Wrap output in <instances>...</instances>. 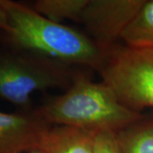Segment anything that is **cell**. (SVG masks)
Returning <instances> with one entry per match:
<instances>
[{"mask_svg": "<svg viewBox=\"0 0 153 153\" xmlns=\"http://www.w3.org/2000/svg\"><path fill=\"white\" fill-rule=\"evenodd\" d=\"M99 71L124 106L140 113L153 108V49L113 46Z\"/></svg>", "mask_w": 153, "mask_h": 153, "instance_id": "277c9868", "label": "cell"}, {"mask_svg": "<svg viewBox=\"0 0 153 153\" xmlns=\"http://www.w3.org/2000/svg\"><path fill=\"white\" fill-rule=\"evenodd\" d=\"M9 20H8V15L6 12L4 7L2 4V2L0 0V29L5 33L9 30Z\"/></svg>", "mask_w": 153, "mask_h": 153, "instance_id": "7c38bea8", "label": "cell"}, {"mask_svg": "<svg viewBox=\"0 0 153 153\" xmlns=\"http://www.w3.org/2000/svg\"><path fill=\"white\" fill-rule=\"evenodd\" d=\"M89 0H38L34 10L50 21L60 23L65 20L81 22Z\"/></svg>", "mask_w": 153, "mask_h": 153, "instance_id": "30bf717a", "label": "cell"}, {"mask_svg": "<svg viewBox=\"0 0 153 153\" xmlns=\"http://www.w3.org/2000/svg\"><path fill=\"white\" fill-rule=\"evenodd\" d=\"M94 133L71 126L53 125L44 133L39 153H94Z\"/></svg>", "mask_w": 153, "mask_h": 153, "instance_id": "52a82bcc", "label": "cell"}, {"mask_svg": "<svg viewBox=\"0 0 153 153\" xmlns=\"http://www.w3.org/2000/svg\"><path fill=\"white\" fill-rule=\"evenodd\" d=\"M27 153H39L38 152H27Z\"/></svg>", "mask_w": 153, "mask_h": 153, "instance_id": "4fadbf2b", "label": "cell"}, {"mask_svg": "<svg viewBox=\"0 0 153 153\" xmlns=\"http://www.w3.org/2000/svg\"><path fill=\"white\" fill-rule=\"evenodd\" d=\"M50 126L34 110L11 113L0 111V153L37 152Z\"/></svg>", "mask_w": 153, "mask_h": 153, "instance_id": "8992f818", "label": "cell"}, {"mask_svg": "<svg viewBox=\"0 0 153 153\" xmlns=\"http://www.w3.org/2000/svg\"><path fill=\"white\" fill-rule=\"evenodd\" d=\"M116 135L120 153H153V117L144 116Z\"/></svg>", "mask_w": 153, "mask_h": 153, "instance_id": "ba28073f", "label": "cell"}, {"mask_svg": "<svg viewBox=\"0 0 153 153\" xmlns=\"http://www.w3.org/2000/svg\"><path fill=\"white\" fill-rule=\"evenodd\" d=\"M94 153H120L116 132L109 130L95 132Z\"/></svg>", "mask_w": 153, "mask_h": 153, "instance_id": "8fae6325", "label": "cell"}, {"mask_svg": "<svg viewBox=\"0 0 153 153\" xmlns=\"http://www.w3.org/2000/svg\"><path fill=\"white\" fill-rule=\"evenodd\" d=\"M146 0H89L81 22L95 44L105 51L117 38L144 5Z\"/></svg>", "mask_w": 153, "mask_h": 153, "instance_id": "5b68a950", "label": "cell"}, {"mask_svg": "<svg viewBox=\"0 0 153 153\" xmlns=\"http://www.w3.org/2000/svg\"><path fill=\"white\" fill-rule=\"evenodd\" d=\"M74 76L69 66L38 55L17 49L0 52V99L20 111L33 110L34 92L68 88Z\"/></svg>", "mask_w": 153, "mask_h": 153, "instance_id": "3957f363", "label": "cell"}, {"mask_svg": "<svg viewBox=\"0 0 153 153\" xmlns=\"http://www.w3.org/2000/svg\"><path fill=\"white\" fill-rule=\"evenodd\" d=\"M121 39L128 47L153 49V0H146L123 33Z\"/></svg>", "mask_w": 153, "mask_h": 153, "instance_id": "9c48e42d", "label": "cell"}, {"mask_svg": "<svg viewBox=\"0 0 153 153\" xmlns=\"http://www.w3.org/2000/svg\"><path fill=\"white\" fill-rule=\"evenodd\" d=\"M49 125L76 127L93 133L117 132L142 118L128 109L105 82H95L83 75L74 76L64 94L34 110Z\"/></svg>", "mask_w": 153, "mask_h": 153, "instance_id": "7a4b0ae2", "label": "cell"}, {"mask_svg": "<svg viewBox=\"0 0 153 153\" xmlns=\"http://www.w3.org/2000/svg\"><path fill=\"white\" fill-rule=\"evenodd\" d=\"M9 20L6 40L14 49L30 53L66 66L100 70L108 54L84 33L55 22L23 4L1 0Z\"/></svg>", "mask_w": 153, "mask_h": 153, "instance_id": "6da1fadb", "label": "cell"}]
</instances>
